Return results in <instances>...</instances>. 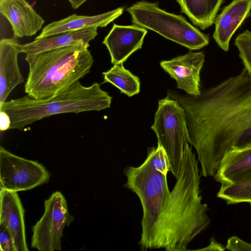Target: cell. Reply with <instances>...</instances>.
I'll list each match as a JSON object with an SVG mask.
<instances>
[{
  "mask_svg": "<svg viewBox=\"0 0 251 251\" xmlns=\"http://www.w3.org/2000/svg\"><path fill=\"white\" fill-rule=\"evenodd\" d=\"M98 27L63 32L40 39L31 42L20 44V52L26 55L60 47L81 45L88 48L89 42L98 35Z\"/></svg>",
  "mask_w": 251,
  "mask_h": 251,
  "instance_id": "16",
  "label": "cell"
},
{
  "mask_svg": "<svg viewBox=\"0 0 251 251\" xmlns=\"http://www.w3.org/2000/svg\"><path fill=\"white\" fill-rule=\"evenodd\" d=\"M112 98L95 82L83 86L79 81L55 95L41 99L28 96L7 100L0 110L9 116L10 129H23L26 126L53 115L97 111L110 107Z\"/></svg>",
  "mask_w": 251,
  "mask_h": 251,
  "instance_id": "4",
  "label": "cell"
},
{
  "mask_svg": "<svg viewBox=\"0 0 251 251\" xmlns=\"http://www.w3.org/2000/svg\"><path fill=\"white\" fill-rule=\"evenodd\" d=\"M151 128L155 133L158 145L164 150L171 173L177 179L182 165L185 145L190 135L184 110L168 96L158 100Z\"/></svg>",
  "mask_w": 251,
  "mask_h": 251,
  "instance_id": "7",
  "label": "cell"
},
{
  "mask_svg": "<svg viewBox=\"0 0 251 251\" xmlns=\"http://www.w3.org/2000/svg\"><path fill=\"white\" fill-rule=\"evenodd\" d=\"M74 9L79 8L85 2L89 0H68Z\"/></svg>",
  "mask_w": 251,
  "mask_h": 251,
  "instance_id": "27",
  "label": "cell"
},
{
  "mask_svg": "<svg viewBox=\"0 0 251 251\" xmlns=\"http://www.w3.org/2000/svg\"><path fill=\"white\" fill-rule=\"evenodd\" d=\"M138 167L127 166L124 169L126 180L124 186L139 198L143 210L141 238L138 242L142 248L147 241L153 226L166 204L171 191L167 175L154 166L151 152Z\"/></svg>",
  "mask_w": 251,
  "mask_h": 251,
  "instance_id": "5",
  "label": "cell"
},
{
  "mask_svg": "<svg viewBox=\"0 0 251 251\" xmlns=\"http://www.w3.org/2000/svg\"><path fill=\"white\" fill-rule=\"evenodd\" d=\"M201 176L195 154L187 143L178 177L142 251H188L189 244L208 226L209 208L202 202Z\"/></svg>",
  "mask_w": 251,
  "mask_h": 251,
  "instance_id": "2",
  "label": "cell"
},
{
  "mask_svg": "<svg viewBox=\"0 0 251 251\" xmlns=\"http://www.w3.org/2000/svg\"><path fill=\"white\" fill-rule=\"evenodd\" d=\"M234 44L242 63L251 75V31L246 30L236 37Z\"/></svg>",
  "mask_w": 251,
  "mask_h": 251,
  "instance_id": "22",
  "label": "cell"
},
{
  "mask_svg": "<svg viewBox=\"0 0 251 251\" xmlns=\"http://www.w3.org/2000/svg\"><path fill=\"white\" fill-rule=\"evenodd\" d=\"M251 9V0H233L215 19L213 38L225 51L229 50L233 35L248 17Z\"/></svg>",
  "mask_w": 251,
  "mask_h": 251,
  "instance_id": "15",
  "label": "cell"
},
{
  "mask_svg": "<svg viewBox=\"0 0 251 251\" xmlns=\"http://www.w3.org/2000/svg\"><path fill=\"white\" fill-rule=\"evenodd\" d=\"M0 223L9 230L17 251H27L25 210L17 192L0 190Z\"/></svg>",
  "mask_w": 251,
  "mask_h": 251,
  "instance_id": "14",
  "label": "cell"
},
{
  "mask_svg": "<svg viewBox=\"0 0 251 251\" xmlns=\"http://www.w3.org/2000/svg\"><path fill=\"white\" fill-rule=\"evenodd\" d=\"M19 45L14 37L0 41V106L7 101L13 89L24 81L18 62Z\"/></svg>",
  "mask_w": 251,
  "mask_h": 251,
  "instance_id": "13",
  "label": "cell"
},
{
  "mask_svg": "<svg viewBox=\"0 0 251 251\" xmlns=\"http://www.w3.org/2000/svg\"><path fill=\"white\" fill-rule=\"evenodd\" d=\"M226 247H224L221 243H219L215 239L214 236H212L210 239L209 245L203 248L195 250L196 251H224L226 250Z\"/></svg>",
  "mask_w": 251,
  "mask_h": 251,
  "instance_id": "25",
  "label": "cell"
},
{
  "mask_svg": "<svg viewBox=\"0 0 251 251\" xmlns=\"http://www.w3.org/2000/svg\"><path fill=\"white\" fill-rule=\"evenodd\" d=\"M0 251H17L14 238L9 230L3 224L0 223Z\"/></svg>",
  "mask_w": 251,
  "mask_h": 251,
  "instance_id": "23",
  "label": "cell"
},
{
  "mask_svg": "<svg viewBox=\"0 0 251 251\" xmlns=\"http://www.w3.org/2000/svg\"><path fill=\"white\" fill-rule=\"evenodd\" d=\"M147 32L146 28L135 25L113 24L102 42L109 51L111 63H124L133 53L141 49Z\"/></svg>",
  "mask_w": 251,
  "mask_h": 251,
  "instance_id": "11",
  "label": "cell"
},
{
  "mask_svg": "<svg viewBox=\"0 0 251 251\" xmlns=\"http://www.w3.org/2000/svg\"><path fill=\"white\" fill-rule=\"evenodd\" d=\"M126 10L134 25L155 31L190 50H200L209 43L208 36L184 17L167 12L155 2L140 1Z\"/></svg>",
  "mask_w": 251,
  "mask_h": 251,
  "instance_id": "6",
  "label": "cell"
},
{
  "mask_svg": "<svg viewBox=\"0 0 251 251\" xmlns=\"http://www.w3.org/2000/svg\"><path fill=\"white\" fill-rule=\"evenodd\" d=\"M205 60L202 52H189L169 60H163L160 64L163 69L175 79L177 88L190 95L200 94V72Z\"/></svg>",
  "mask_w": 251,
  "mask_h": 251,
  "instance_id": "10",
  "label": "cell"
},
{
  "mask_svg": "<svg viewBox=\"0 0 251 251\" xmlns=\"http://www.w3.org/2000/svg\"><path fill=\"white\" fill-rule=\"evenodd\" d=\"M50 174L36 161L15 155L0 148V189L19 192L48 182Z\"/></svg>",
  "mask_w": 251,
  "mask_h": 251,
  "instance_id": "9",
  "label": "cell"
},
{
  "mask_svg": "<svg viewBox=\"0 0 251 251\" xmlns=\"http://www.w3.org/2000/svg\"><path fill=\"white\" fill-rule=\"evenodd\" d=\"M167 95L184 110L202 176H214L227 151L251 146V75L245 68L198 95Z\"/></svg>",
  "mask_w": 251,
  "mask_h": 251,
  "instance_id": "1",
  "label": "cell"
},
{
  "mask_svg": "<svg viewBox=\"0 0 251 251\" xmlns=\"http://www.w3.org/2000/svg\"><path fill=\"white\" fill-rule=\"evenodd\" d=\"M29 71L25 92L35 99L52 97L90 72L94 60L83 46L73 45L26 55Z\"/></svg>",
  "mask_w": 251,
  "mask_h": 251,
  "instance_id": "3",
  "label": "cell"
},
{
  "mask_svg": "<svg viewBox=\"0 0 251 251\" xmlns=\"http://www.w3.org/2000/svg\"><path fill=\"white\" fill-rule=\"evenodd\" d=\"M11 121L9 115L4 111L0 110V130L4 131L10 129Z\"/></svg>",
  "mask_w": 251,
  "mask_h": 251,
  "instance_id": "26",
  "label": "cell"
},
{
  "mask_svg": "<svg viewBox=\"0 0 251 251\" xmlns=\"http://www.w3.org/2000/svg\"><path fill=\"white\" fill-rule=\"evenodd\" d=\"M225 247L232 251H251V243L246 242L236 236L228 238Z\"/></svg>",
  "mask_w": 251,
  "mask_h": 251,
  "instance_id": "24",
  "label": "cell"
},
{
  "mask_svg": "<svg viewBox=\"0 0 251 251\" xmlns=\"http://www.w3.org/2000/svg\"><path fill=\"white\" fill-rule=\"evenodd\" d=\"M217 196L227 204L248 202L251 205V177L237 183L221 185Z\"/></svg>",
  "mask_w": 251,
  "mask_h": 251,
  "instance_id": "21",
  "label": "cell"
},
{
  "mask_svg": "<svg viewBox=\"0 0 251 251\" xmlns=\"http://www.w3.org/2000/svg\"><path fill=\"white\" fill-rule=\"evenodd\" d=\"M181 11L204 30L212 25L223 0H176Z\"/></svg>",
  "mask_w": 251,
  "mask_h": 251,
  "instance_id": "19",
  "label": "cell"
},
{
  "mask_svg": "<svg viewBox=\"0 0 251 251\" xmlns=\"http://www.w3.org/2000/svg\"><path fill=\"white\" fill-rule=\"evenodd\" d=\"M102 83H110L119 89L122 93L130 97L140 91L139 77L126 69L123 63L114 65L110 70L102 73Z\"/></svg>",
  "mask_w": 251,
  "mask_h": 251,
  "instance_id": "20",
  "label": "cell"
},
{
  "mask_svg": "<svg viewBox=\"0 0 251 251\" xmlns=\"http://www.w3.org/2000/svg\"><path fill=\"white\" fill-rule=\"evenodd\" d=\"M44 208L43 216L32 227L31 247L40 251H61L64 227L74 217L69 213L67 201L60 191L45 201Z\"/></svg>",
  "mask_w": 251,
  "mask_h": 251,
  "instance_id": "8",
  "label": "cell"
},
{
  "mask_svg": "<svg viewBox=\"0 0 251 251\" xmlns=\"http://www.w3.org/2000/svg\"><path fill=\"white\" fill-rule=\"evenodd\" d=\"M0 12L9 22L15 38L34 35L45 23L26 0H0Z\"/></svg>",
  "mask_w": 251,
  "mask_h": 251,
  "instance_id": "12",
  "label": "cell"
},
{
  "mask_svg": "<svg viewBox=\"0 0 251 251\" xmlns=\"http://www.w3.org/2000/svg\"><path fill=\"white\" fill-rule=\"evenodd\" d=\"M124 9V7H121L94 16L77 15L75 14L46 25L35 39H40L63 32L77 30L91 27H105L120 17L123 14Z\"/></svg>",
  "mask_w": 251,
  "mask_h": 251,
  "instance_id": "18",
  "label": "cell"
},
{
  "mask_svg": "<svg viewBox=\"0 0 251 251\" xmlns=\"http://www.w3.org/2000/svg\"><path fill=\"white\" fill-rule=\"evenodd\" d=\"M214 178L221 185H230L251 177V146L227 151L222 158Z\"/></svg>",
  "mask_w": 251,
  "mask_h": 251,
  "instance_id": "17",
  "label": "cell"
}]
</instances>
